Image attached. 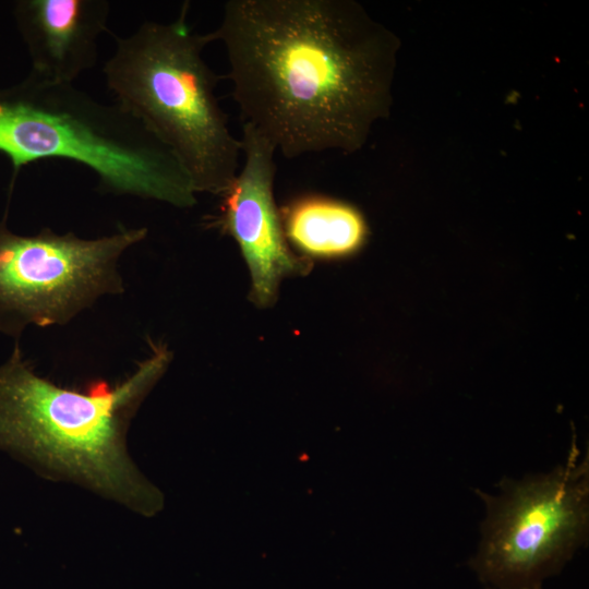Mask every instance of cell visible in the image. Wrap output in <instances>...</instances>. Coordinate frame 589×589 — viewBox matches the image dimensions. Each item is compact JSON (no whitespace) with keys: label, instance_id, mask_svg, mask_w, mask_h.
Returning <instances> with one entry per match:
<instances>
[{"label":"cell","instance_id":"obj_1","mask_svg":"<svg viewBox=\"0 0 589 589\" xmlns=\"http://www.w3.org/2000/svg\"><path fill=\"white\" fill-rule=\"evenodd\" d=\"M205 36L243 123L287 158L356 153L389 115L400 41L356 1L229 0Z\"/></svg>","mask_w":589,"mask_h":589},{"label":"cell","instance_id":"obj_2","mask_svg":"<svg viewBox=\"0 0 589 589\" xmlns=\"http://www.w3.org/2000/svg\"><path fill=\"white\" fill-rule=\"evenodd\" d=\"M149 344V356L121 383L79 390L38 375L15 341L0 364V452L46 478L153 516L161 495L127 445L132 419L172 357L166 345Z\"/></svg>","mask_w":589,"mask_h":589},{"label":"cell","instance_id":"obj_3","mask_svg":"<svg viewBox=\"0 0 589 589\" xmlns=\"http://www.w3.org/2000/svg\"><path fill=\"white\" fill-rule=\"evenodd\" d=\"M188 11L185 2L176 20L146 21L116 37L104 74L116 104L172 152L195 192L221 195L239 171L241 143L202 55L208 40L192 31Z\"/></svg>","mask_w":589,"mask_h":589},{"label":"cell","instance_id":"obj_4","mask_svg":"<svg viewBox=\"0 0 589 589\" xmlns=\"http://www.w3.org/2000/svg\"><path fill=\"white\" fill-rule=\"evenodd\" d=\"M484 506L469 566L485 589H534L560 574L589 534V456L573 444L545 472L477 490Z\"/></svg>","mask_w":589,"mask_h":589},{"label":"cell","instance_id":"obj_5","mask_svg":"<svg viewBox=\"0 0 589 589\" xmlns=\"http://www.w3.org/2000/svg\"><path fill=\"white\" fill-rule=\"evenodd\" d=\"M146 228L94 239L50 228L24 236L0 221V334L19 341L28 326L64 325L101 297L124 291L119 261Z\"/></svg>","mask_w":589,"mask_h":589},{"label":"cell","instance_id":"obj_6","mask_svg":"<svg viewBox=\"0 0 589 589\" xmlns=\"http://www.w3.org/2000/svg\"><path fill=\"white\" fill-rule=\"evenodd\" d=\"M244 161L221 194V225L238 243L251 276V298L259 306L275 302L281 279L303 275L311 264L289 248L274 201L277 152L248 123H242Z\"/></svg>","mask_w":589,"mask_h":589},{"label":"cell","instance_id":"obj_7","mask_svg":"<svg viewBox=\"0 0 589 589\" xmlns=\"http://www.w3.org/2000/svg\"><path fill=\"white\" fill-rule=\"evenodd\" d=\"M109 14L106 0L16 1L13 16L31 59L29 74L73 84L95 65Z\"/></svg>","mask_w":589,"mask_h":589},{"label":"cell","instance_id":"obj_8","mask_svg":"<svg viewBox=\"0 0 589 589\" xmlns=\"http://www.w3.org/2000/svg\"><path fill=\"white\" fill-rule=\"evenodd\" d=\"M281 223L287 240L315 259L350 256L364 245L368 237L366 221L357 207L321 195L293 201Z\"/></svg>","mask_w":589,"mask_h":589},{"label":"cell","instance_id":"obj_9","mask_svg":"<svg viewBox=\"0 0 589 589\" xmlns=\"http://www.w3.org/2000/svg\"><path fill=\"white\" fill-rule=\"evenodd\" d=\"M534 589H543V587H540V588H534Z\"/></svg>","mask_w":589,"mask_h":589}]
</instances>
